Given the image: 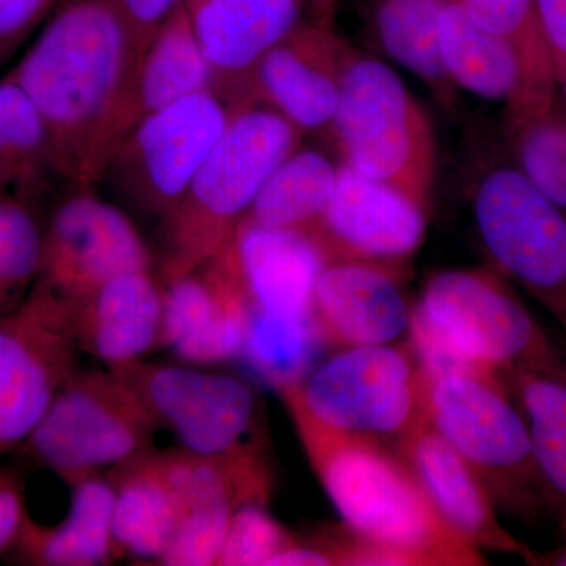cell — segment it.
<instances>
[{"mask_svg":"<svg viewBox=\"0 0 566 566\" xmlns=\"http://www.w3.org/2000/svg\"><path fill=\"white\" fill-rule=\"evenodd\" d=\"M139 52L115 0H71L41 25L13 80L39 109L69 188H96L136 125Z\"/></svg>","mask_w":566,"mask_h":566,"instance_id":"cell-1","label":"cell"},{"mask_svg":"<svg viewBox=\"0 0 566 566\" xmlns=\"http://www.w3.org/2000/svg\"><path fill=\"white\" fill-rule=\"evenodd\" d=\"M305 455L345 526L405 557L408 566L486 565L482 551L457 535L394 446L335 431L292 401Z\"/></svg>","mask_w":566,"mask_h":566,"instance_id":"cell-2","label":"cell"},{"mask_svg":"<svg viewBox=\"0 0 566 566\" xmlns=\"http://www.w3.org/2000/svg\"><path fill=\"white\" fill-rule=\"evenodd\" d=\"M301 134L262 103L232 106L229 125L164 223V283L199 270L232 241L264 182L300 148Z\"/></svg>","mask_w":566,"mask_h":566,"instance_id":"cell-3","label":"cell"},{"mask_svg":"<svg viewBox=\"0 0 566 566\" xmlns=\"http://www.w3.org/2000/svg\"><path fill=\"white\" fill-rule=\"evenodd\" d=\"M329 133L342 164L385 182L430 212L436 177L433 126L386 63L353 52Z\"/></svg>","mask_w":566,"mask_h":566,"instance_id":"cell-4","label":"cell"},{"mask_svg":"<svg viewBox=\"0 0 566 566\" xmlns=\"http://www.w3.org/2000/svg\"><path fill=\"white\" fill-rule=\"evenodd\" d=\"M427 417L479 474L495 506L527 521L547 510L531 430L505 382L427 376Z\"/></svg>","mask_w":566,"mask_h":566,"instance_id":"cell-5","label":"cell"},{"mask_svg":"<svg viewBox=\"0 0 566 566\" xmlns=\"http://www.w3.org/2000/svg\"><path fill=\"white\" fill-rule=\"evenodd\" d=\"M277 392L324 427L390 446L427 417V376L409 345L337 349Z\"/></svg>","mask_w":566,"mask_h":566,"instance_id":"cell-6","label":"cell"},{"mask_svg":"<svg viewBox=\"0 0 566 566\" xmlns=\"http://www.w3.org/2000/svg\"><path fill=\"white\" fill-rule=\"evenodd\" d=\"M412 308L469 363L504 378L528 370L566 379L564 354L499 273L442 271L427 282Z\"/></svg>","mask_w":566,"mask_h":566,"instance_id":"cell-7","label":"cell"},{"mask_svg":"<svg viewBox=\"0 0 566 566\" xmlns=\"http://www.w3.org/2000/svg\"><path fill=\"white\" fill-rule=\"evenodd\" d=\"M158 423L109 370L74 371L22 452L70 486L153 449Z\"/></svg>","mask_w":566,"mask_h":566,"instance_id":"cell-8","label":"cell"},{"mask_svg":"<svg viewBox=\"0 0 566 566\" xmlns=\"http://www.w3.org/2000/svg\"><path fill=\"white\" fill-rule=\"evenodd\" d=\"M230 115L232 106L216 91L144 115L118 145L99 182L123 207L163 227L229 125Z\"/></svg>","mask_w":566,"mask_h":566,"instance_id":"cell-9","label":"cell"},{"mask_svg":"<svg viewBox=\"0 0 566 566\" xmlns=\"http://www.w3.org/2000/svg\"><path fill=\"white\" fill-rule=\"evenodd\" d=\"M480 240L499 274L516 282L566 334V214L517 167L488 170L472 196Z\"/></svg>","mask_w":566,"mask_h":566,"instance_id":"cell-10","label":"cell"},{"mask_svg":"<svg viewBox=\"0 0 566 566\" xmlns=\"http://www.w3.org/2000/svg\"><path fill=\"white\" fill-rule=\"evenodd\" d=\"M77 353L65 304L39 285L0 318V455L28 441L76 371Z\"/></svg>","mask_w":566,"mask_h":566,"instance_id":"cell-11","label":"cell"},{"mask_svg":"<svg viewBox=\"0 0 566 566\" xmlns=\"http://www.w3.org/2000/svg\"><path fill=\"white\" fill-rule=\"evenodd\" d=\"M150 268V248L128 212L96 188H69L43 227L35 285L73 303L117 275Z\"/></svg>","mask_w":566,"mask_h":566,"instance_id":"cell-12","label":"cell"},{"mask_svg":"<svg viewBox=\"0 0 566 566\" xmlns=\"http://www.w3.org/2000/svg\"><path fill=\"white\" fill-rule=\"evenodd\" d=\"M107 368L137 395L158 427L172 431L188 452H223L240 446L251 430L255 394L237 376L144 359Z\"/></svg>","mask_w":566,"mask_h":566,"instance_id":"cell-13","label":"cell"},{"mask_svg":"<svg viewBox=\"0 0 566 566\" xmlns=\"http://www.w3.org/2000/svg\"><path fill=\"white\" fill-rule=\"evenodd\" d=\"M428 214L385 182L340 164L326 211L308 237L326 264L374 263L405 273L423 243Z\"/></svg>","mask_w":566,"mask_h":566,"instance_id":"cell-14","label":"cell"},{"mask_svg":"<svg viewBox=\"0 0 566 566\" xmlns=\"http://www.w3.org/2000/svg\"><path fill=\"white\" fill-rule=\"evenodd\" d=\"M353 55L326 24L301 22L253 70L244 103H262L301 134L331 132Z\"/></svg>","mask_w":566,"mask_h":566,"instance_id":"cell-15","label":"cell"},{"mask_svg":"<svg viewBox=\"0 0 566 566\" xmlns=\"http://www.w3.org/2000/svg\"><path fill=\"white\" fill-rule=\"evenodd\" d=\"M251 300L222 255L166 283L161 348L196 364H218L243 353Z\"/></svg>","mask_w":566,"mask_h":566,"instance_id":"cell-16","label":"cell"},{"mask_svg":"<svg viewBox=\"0 0 566 566\" xmlns=\"http://www.w3.org/2000/svg\"><path fill=\"white\" fill-rule=\"evenodd\" d=\"M394 447L415 472L436 513L464 542L479 551L513 554L538 564V554L502 526L485 483L428 417Z\"/></svg>","mask_w":566,"mask_h":566,"instance_id":"cell-17","label":"cell"},{"mask_svg":"<svg viewBox=\"0 0 566 566\" xmlns=\"http://www.w3.org/2000/svg\"><path fill=\"white\" fill-rule=\"evenodd\" d=\"M403 273L363 262L324 264L315 283L312 322L335 349L394 344L408 333L411 305Z\"/></svg>","mask_w":566,"mask_h":566,"instance_id":"cell-18","label":"cell"},{"mask_svg":"<svg viewBox=\"0 0 566 566\" xmlns=\"http://www.w3.org/2000/svg\"><path fill=\"white\" fill-rule=\"evenodd\" d=\"M193 32L230 106L244 103L253 70L301 24V0H182Z\"/></svg>","mask_w":566,"mask_h":566,"instance_id":"cell-19","label":"cell"},{"mask_svg":"<svg viewBox=\"0 0 566 566\" xmlns=\"http://www.w3.org/2000/svg\"><path fill=\"white\" fill-rule=\"evenodd\" d=\"M164 300L166 283L153 268L132 271L81 300L63 301L66 326L77 349L107 367L133 363L161 348Z\"/></svg>","mask_w":566,"mask_h":566,"instance_id":"cell-20","label":"cell"},{"mask_svg":"<svg viewBox=\"0 0 566 566\" xmlns=\"http://www.w3.org/2000/svg\"><path fill=\"white\" fill-rule=\"evenodd\" d=\"M115 558L132 557L156 564L188 513L177 452L147 450L115 465Z\"/></svg>","mask_w":566,"mask_h":566,"instance_id":"cell-21","label":"cell"},{"mask_svg":"<svg viewBox=\"0 0 566 566\" xmlns=\"http://www.w3.org/2000/svg\"><path fill=\"white\" fill-rule=\"evenodd\" d=\"M219 255L233 268L252 305L312 318L315 283L326 263L308 234L243 221Z\"/></svg>","mask_w":566,"mask_h":566,"instance_id":"cell-22","label":"cell"},{"mask_svg":"<svg viewBox=\"0 0 566 566\" xmlns=\"http://www.w3.org/2000/svg\"><path fill=\"white\" fill-rule=\"evenodd\" d=\"M71 488L69 515L57 526H41L25 517L10 549L14 560L39 566H98L117 560L112 534L115 494L109 476L92 475Z\"/></svg>","mask_w":566,"mask_h":566,"instance_id":"cell-23","label":"cell"},{"mask_svg":"<svg viewBox=\"0 0 566 566\" xmlns=\"http://www.w3.org/2000/svg\"><path fill=\"white\" fill-rule=\"evenodd\" d=\"M439 55L455 87L506 104V122L527 106L523 62L515 48L476 24L455 0L439 21Z\"/></svg>","mask_w":566,"mask_h":566,"instance_id":"cell-24","label":"cell"},{"mask_svg":"<svg viewBox=\"0 0 566 566\" xmlns=\"http://www.w3.org/2000/svg\"><path fill=\"white\" fill-rule=\"evenodd\" d=\"M210 91H216L214 73L182 2L142 52L134 77V117L137 123L150 112Z\"/></svg>","mask_w":566,"mask_h":566,"instance_id":"cell-25","label":"cell"},{"mask_svg":"<svg viewBox=\"0 0 566 566\" xmlns=\"http://www.w3.org/2000/svg\"><path fill=\"white\" fill-rule=\"evenodd\" d=\"M505 378L526 417L547 510L566 546V379L528 370L510 371Z\"/></svg>","mask_w":566,"mask_h":566,"instance_id":"cell-26","label":"cell"},{"mask_svg":"<svg viewBox=\"0 0 566 566\" xmlns=\"http://www.w3.org/2000/svg\"><path fill=\"white\" fill-rule=\"evenodd\" d=\"M452 0H368L379 46L395 62L420 77L446 104L455 85L439 55V21Z\"/></svg>","mask_w":566,"mask_h":566,"instance_id":"cell-27","label":"cell"},{"mask_svg":"<svg viewBox=\"0 0 566 566\" xmlns=\"http://www.w3.org/2000/svg\"><path fill=\"white\" fill-rule=\"evenodd\" d=\"M54 181L61 178L50 133L35 104L9 74L0 80V191L31 200Z\"/></svg>","mask_w":566,"mask_h":566,"instance_id":"cell-28","label":"cell"},{"mask_svg":"<svg viewBox=\"0 0 566 566\" xmlns=\"http://www.w3.org/2000/svg\"><path fill=\"white\" fill-rule=\"evenodd\" d=\"M337 172L338 166L323 153L297 148L264 182L244 221L311 233L326 211Z\"/></svg>","mask_w":566,"mask_h":566,"instance_id":"cell-29","label":"cell"},{"mask_svg":"<svg viewBox=\"0 0 566 566\" xmlns=\"http://www.w3.org/2000/svg\"><path fill=\"white\" fill-rule=\"evenodd\" d=\"M458 6L488 32L501 36L515 48L527 84V106L520 120L546 109L557 96L553 52L547 44L535 0H455Z\"/></svg>","mask_w":566,"mask_h":566,"instance_id":"cell-30","label":"cell"},{"mask_svg":"<svg viewBox=\"0 0 566 566\" xmlns=\"http://www.w3.org/2000/svg\"><path fill=\"white\" fill-rule=\"evenodd\" d=\"M319 344L312 318L279 315L252 305L241 357L279 390L308 374Z\"/></svg>","mask_w":566,"mask_h":566,"instance_id":"cell-31","label":"cell"},{"mask_svg":"<svg viewBox=\"0 0 566 566\" xmlns=\"http://www.w3.org/2000/svg\"><path fill=\"white\" fill-rule=\"evenodd\" d=\"M521 170L547 199L566 210V99L557 93L546 109L506 123Z\"/></svg>","mask_w":566,"mask_h":566,"instance_id":"cell-32","label":"cell"},{"mask_svg":"<svg viewBox=\"0 0 566 566\" xmlns=\"http://www.w3.org/2000/svg\"><path fill=\"white\" fill-rule=\"evenodd\" d=\"M43 251V226L31 200L0 193V318L28 297L36 282Z\"/></svg>","mask_w":566,"mask_h":566,"instance_id":"cell-33","label":"cell"},{"mask_svg":"<svg viewBox=\"0 0 566 566\" xmlns=\"http://www.w3.org/2000/svg\"><path fill=\"white\" fill-rule=\"evenodd\" d=\"M300 539L270 515L266 504H245L234 510L216 565L270 566Z\"/></svg>","mask_w":566,"mask_h":566,"instance_id":"cell-34","label":"cell"},{"mask_svg":"<svg viewBox=\"0 0 566 566\" xmlns=\"http://www.w3.org/2000/svg\"><path fill=\"white\" fill-rule=\"evenodd\" d=\"M233 513V510L221 509V506L189 510L156 565L212 566L218 564Z\"/></svg>","mask_w":566,"mask_h":566,"instance_id":"cell-35","label":"cell"},{"mask_svg":"<svg viewBox=\"0 0 566 566\" xmlns=\"http://www.w3.org/2000/svg\"><path fill=\"white\" fill-rule=\"evenodd\" d=\"M71 0H0V62L20 50L55 11Z\"/></svg>","mask_w":566,"mask_h":566,"instance_id":"cell-36","label":"cell"},{"mask_svg":"<svg viewBox=\"0 0 566 566\" xmlns=\"http://www.w3.org/2000/svg\"><path fill=\"white\" fill-rule=\"evenodd\" d=\"M115 2L132 31L140 59L142 52L161 28L163 22L177 10L178 6H181L182 0H115Z\"/></svg>","mask_w":566,"mask_h":566,"instance_id":"cell-37","label":"cell"},{"mask_svg":"<svg viewBox=\"0 0 566 566\" xmlns=\"http://www.w3.org/2000/svg\"><path fill=\"white\" fill-rule=\"evenodd\" d=\"M28 516L20 479L0 469V554L9 553Z\"/></svg>","mask_w":566,"mask_h":566,"instance_id":"cell-38","label":"cell"},{"mask_svg":"<svg viewBox=\"0 0 566 566\" xmlns=\"http://www.w3.org/2000/svg\"><path fill=\"white\" fill-rule=\"evenodd\" d=\"M553 61L566 59V0H535Z\"/></svg>","mask_w":566,"mask_h":566,"instance_id":"cell-39","label":"cell"},{"mask_svg":"<svg viewBox=\"0 0 566 566\" xmlns=\"http://www.w3.org/2000/svg\"><path fill=\"white\" fill-rule=\"evenodd\" d=\"M554 73H556L557 91L566 99V59L554 62Z\"/></svg>","mask_w":566,"mask_h":566,"instance_id":"cell-40","label":"cell"},{"mask_svg":"<svg viewBox=\"0 0 566 566\" xmlns=\"http://www.w3.org/2000/svg\"><path fill=\"white\" fill-rule=\"evenodd\" d=\"M301 2H303L304 6L305 3H312V6H314L316 10L322 11V14L326 18L327 14H329L334 0H301Z\"/></svg>","mask_w":566,"mask_h":566,"instance_id":"cell-41","label":"cell"},{"mask_svg":"<svg viewBox=\"0 0 566 566\" xmlns=\"http://www.w3.org/2000/svg\"><path fill=\"white\" fill-rule=\"evenodd\" d=\"M558 562H560V565L566 566V549L562 551L560 558H558Z\"/></svg>","mask_w":566,"mask_h":566,"instance_id":"cell-42","label":"cell"},{"mask_svg":"<svg viewBox=\"0 0 566 566\" xmlns=\"http://www.w3.org/2000/svg\"><path fill=\"white\" fill-rule=\"evenodd\" d=\"M0 193H3L2 191H0Z\"/></svg>","mask_w":566,"mask_h":566,"instance_id":"cell-43","label":"cell"}]
</instances>
